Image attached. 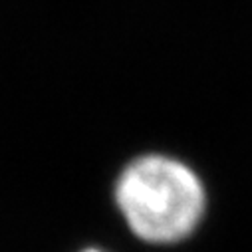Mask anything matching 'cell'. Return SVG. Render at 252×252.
<instances>
[{
  "instance_id": "6da1fadb",
  "label": "cell",
  "mask_w": 252,
  "mask_h": 252,
  "mask_svg": "<svg viewBox=\"0 0 252 252\" xmlns=\"http://www.w3.org/2000/svg\"><path fill=\"white\" fill-rule=\"evenodd\" d=\"M115 197L129 228L147 242L167 244L191 234L205 211V191L187 165L147 155L117 181Z\"/></svg>"
},
{
  "instance_id": "7a4b0ae2",
  "label": "cell",
  "mask_w": 252,
  "mask_h": 252,
  "mask_svg": "<svg viewBox=\"0 0 252 252\" xmlns=\"http://www.w3.org/2000/svg\"><path fill=\"white\" fill-rule=\"evenodd\" d=\"M86 252H99V250H86Z\"/></svg>"
}]
</instances>
